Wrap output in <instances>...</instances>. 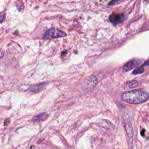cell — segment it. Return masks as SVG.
I'll return each mask as SVG.
<instances>
[{
  "mask_svg": "<svg viewBox=\"0 0 149 149\" xmlns=\"http://www.w3.org/2000/svg\"><path fill=\"white\" fill-rule=\"evenodd\" d=\"M148 94L141 90H134L123 93L122 98L123 101L133 104L143 102L148 100Z\"/></svg>",
  "mask_w": 149,
  "mask_h": 149,
  "instance_id": "1",
  "label": "cell"
},
{
  "mask_svg": "<svg viewBox=\"0 0 149 149\" xmlns=\"http://www.w3.org/2000/svg\"><path fill=\"white\" fill-rule=\"evenodd\" d=\"M66 36L65 32L55 28H51L48 29L44 34L43 38L45 39H52L55 38H59L65 37Z\"/></svg>",
  "mask_w": 149,
  "mask_h": 149,
  "instance_id": "2",
  "label": "cell"
},
{
  "mask_svg": "<svg viewBox=\"0 0 149 149\" xmlns=\"http://www.w3.org/2000/svg\"><path fill=\"white\" fill-rule=\"evenodd\" d=\"M109 20L113 24H121L126 20V16L123 13H113L109 16Z\"/></svg>",
  "mask_w": 149,
  "mask_h": 149,
  "instance_id": "3",
  "label": "cell"
},
{
  "mask_svg": "<svg viewBox=\"0 0 149 149\" xmlns=\"http://www.w3.org/2000/svg\"><path fill=\"white\" fill-rule=\"evenodd\" d=\"M143 62L141 59H132L127 62L123 66V70L125 72H128L130 70L137 67Z\"/></svg>",
  "mask_w": 149,
  "mask_h": 149,
  "instance_id": "4",
  "label": "cell"
},
{
  "mask_svg": "<svg viewBox=\"0 0 149 149\" xmlns=\"http://www.w3.org/2000/svg\"><path fill=\"white\" fill-rule=\"evenodd\" d=\"M97 83V78L93 76H91L87 78L85 81H84V86H86V88L90 90L93 89L94 88V87L96 86Z\"/></svg>",
  "mask_w": 149,
  "mask_h": 149,
  "instance_id": "5",
  "label": "cell"
},
{
  "mask_svg": "<svg viewBox=\"0 0 149 149\" xmlns=\"http://www.w3.org/2000/svg\"><path fill=\"white\" fill-rule=\"evenodd\" d=\"M148 64V61H147L146 62H144L141 66L136 67V68H135L134 70L133 71L132 74H141V73H143L144 72V69H143L144 66H147Z\"/></svg>",
  "mask_w": 149,
  "mask_h": 149,
  "instance_id": "6",
  "label": "cell"
},
{
  "mask_svg": "<svg viewBox=\"0 0 149 149\" xmlns=\"http://www.w3.org/2000/svg\"><path fill=\"white\" fill-rule=\"evenodd\" d=\"M125 131L127 136L129 138H132L133 136V127L131 123H126L125 126Z\"/></svg>",
  "mask_w": 149,
  "mask_h": 149,
  "instance_id": "7",
  "label": "cell"
},
{
  "mask_svg": "<svg viewBox=\"0 0 149 149\" xmlns=\"http://www.w3.org/2000/svg\"><path fill=\"white\" fill-rule=\"evenodd\" d=\"M48 116V115L46 113H41L37 115H36L32 118V121L33 122H38L41 120H44Z\"/></svg>",
  "mask_w": 149,
  "mask_h": 149,
  "instance_id": "8",
  "label": "cell"
},
{
  "mask_svg": "<svg viewBox=\"0 0 149 149\" xmlns=\"http://www.w3.org/2000/svg\"><path fill=\"white\" fill-rule=\"evenodd\" d=\"M138 86V82L136 80H133L128 83V86L130 88H134Z\"/></svg>",
  "mask_w": 149,
  "mask_h": 149,
  "instance_id": "9",
  "label": "cell"
},
{
  "mask_svg": "<svg viewBox=\"0 0 149 149\" xmlns=\"http://www.w3.org/2000/svg\"><path fill=\"white\" fill-rule=\"evenodd\" d=\"M5 15L3 13H0V23H2L5 19Z\"/></svg>",
  "mask_w": 149,
  "mask_h": 149,
  "instance_id": "10",
  "label": "cell"
},
{
  "mask_svg": "<svg viewBox=\"0 0 149 149\" xmlns=\"http://www.w3.org/2000/svg\"><path fill=\"white\" fill-rule=\"evenodd\" d=\"M3 55H4V51L2 48H0V58H2L3 56Z\"/></svg>",
  "mask_w": 149,
  "mask_h": 149,
  "instance_id": "11",
  "label": "cell"
},
{
  "mask_svg": "<svg viewBox=\"0 0 149 149\" xmlns=\"http://www.w3.org/2000/svg\"><path fill=\"white\" fill-rule=\"evenodd\" d=\"M117 1H111V2H110L109 3V4H108V5H113L114 3H115V2H116Z\"/></svg>",
  "mask_w": 149,
  "mask_h": 149,
  "instance_id": "12",
  "label": "cell"
},
{
  "mask_svg": "<svg viewBox=\"0 0 149 149\" xmlns=\"http://www.w3.org/2000/svg\"><path fill=\"white\" fill-rule=\"evenodd\" d=\"M145 132H146L145 129H143V130H142V131L141 132V136H144V134H145Z\"/></svg>",
  "mask_w": 149,
  "mask_h": 149,
  "instance_id": "13",
  "label": "cell"
}]
</instances>
